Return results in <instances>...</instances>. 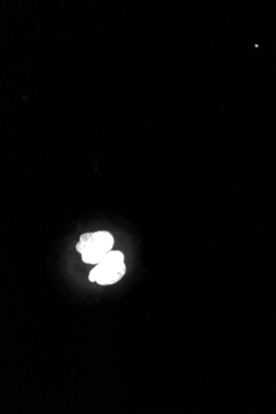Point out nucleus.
Segmentation results:
<instances>
[{
  "label": "nucleus",
  "instance_id": "2",
  "mask_svg": "<svg viewBox=\"0 0 276 414\" xmlns=\"http://www.w3.org/2000/svg\"><path fill=\"white\" fill-rule=\"evenodd\" d=\"M126 273L124 256L119 251H111L89 273L90 282L110 285L120 280Z\"/></svg>",
  "mask_w": 276,
  "mask_h": 414
},
{
  "label": "nucleus",
  "instance_id": "1",
  "mask_svg": "<svg viewBox=\"0 0 276 414\" xmlns=\"http://www.w3.org/2000/svg\"><path fill=\"white\" fill-rule=\"evenodd\" d=\"M114 244V237L110 232L98 231L82 234L75 248L81 254L84 263L97 265L111 252Z\"/></svg>",
  "mask_w": 276,
  "mask_h": 414
}]
</instances>
